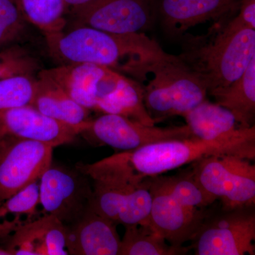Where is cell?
Here are the masks:
<instances>
[{
  "instance_id": "27",
  "label": "cell",
  "mask_w": 255,
  "mask_h": 255,
  "mask_svg": "<svg viewBox=\"0 0 255 255\" xmlns=\"http://www.w3.org/2000/svg\"><path fill=\"white\" fill-rule=\"evenodd\" d=\"M36 78L18 75L0 80V112L31 105Z\"/></svg>"
},
{
  "instance_id": "12",
  "label": "cell",
  "mask_w": 255,
  "mask_h": 255,
  "mask_svg": "<svg viewBox=\"0 0 255 255\" xmlns=\"http://www.w3.org/2000/svg\"><path fill=\"white\" fill-rule=\"evenodd\" d=\"M150 179L152 206L149 224L169 245L182 247L194 237L209 211L183 205L164 187L159 176Z\"/></svg>"
},
{
  "instance_id": "15",
  "label": "cell",
  "mask_w": 255,
  "mask_h": 255,
  "mask_svg": "<svg viewBox=\"0 0 255 255\" xmlns=\"http://www.w3.org/2000/svg\"><path fill=\"white\" fill-rule=\"evenodd\" d=\"M66 226L52 216L41 217L0 241L11 255H68Z\"/></svg>"
},
{
  "instance_id": "28",
  "label": "cell",
  "mask_w": 255,
  "mask_h": 255,
  "mask_svg": "<svg viewBox=\"0 0 255 255\" xmlns=\"http://www.w3.org/2000/svg\"><path fill=\"white\" fill-rule=\"evenodd\" d=\"M40 70L38 60L21 45L0 50V80L18 75L33 76Z\"/></svg>"
},
{
  "instance_id": "22",
  "label": "cell",
  "mask_w": 255,
  "mask_h": 255,
  "mask_svg": "<svg viewBox=\"0 0 255 255\" xmlns=\"http://www.w3.org/2000/svg\"><path fill=\"white\" fill-rule=\"evenodd\" d=\"M39 180L0 204V241L42 216Z\"/></svg>"
},
{
  "instance_id": "20",
  "label": "cell",
  "mask_w": 255,
  "mask_h": 255,
  "mask_svg": "<svg viewBox=\"0 0 255 255\" xmlns=\"http://www.w3.org/2000/svg\"><path fill=\"white\" fill-rule=\"evenodd\" d=\"M95 109L105 114L124 116L145 125L156 124L146 109L142 85L123 75L110 93L97 101Z\"/></svg>"
},
{
  "instance_id": "8",
  "label": "cell",
  "mask_w": 255,
  "mask_h": 255,
  "mask_svg": "<svg viewBox=\"0 0 255 255\" xmlns=\"http://www.w3.org/2000/svg\"><path fill=\"white\" fill-rule=\"evenodd\" d=\"M53 148L9 135L0 140V204L39 180L53 163Z\"/></svg>"
},
{
  "instance_id": "16",
  "label": "cell",
  "mask_w": 255,
  "mask_h": 255,
  "mask_svg": "<svg viewBox=\"0 0 255 255\" xmlns=\"http://www.w3.org/2000/svg\"><path fill=\"white\" fill-rule=\"evenodd\" d=\"M66 227L69 255H119L122 239L117 225L92 206L78 222Z\"/></svg>"
},
{
  "instance_id": "21",
  "label": "cell",
  "mask_w": 255,
  "mask_h": 255,
  "mask_svg": "<svg viewBox=\"0 0 255 255\" xmlns=\"http://www.w3.org/2000/svg\"><path fill=\"white\" fill-rule=\"evenodd\" d=\"M184 117L192 136L202 140H214L243 128L231 111L207 100L189 111Z\"/></svg>"
},
{
  "instance_id": "7",
  "label": "cell",
  "mask_w": 255,
  "mask_h": 255,
  "mask_svg": "<svg viewBox=\"0 0 255 255\" xmlns=\"http://www.w3.org/2000/svg\"><path fill=\"white\" fill-rule=\"evenodd\" d=\"M39 200L42 214L71 226L91 208L92 185L78 169L52 163L40 178Z\"/></svg>"
},
{
  "instance_id": "30",
  "label": "cell",
  "mask_w": 255,
  "mask_h": 255,
  "mask_svg": "<svg viewBox=\"0 0 255 255\" xmlns=\"http://www.w3.org/2000/svg\"><path fill=\"white\" fill-rule=\"evenodd\" d=\"M92 1L93 0H64L67 11L69 9H76Z\"/></svg>"
},
{
  "instance_id": "18",
  "label": "cell",
  "mask_w": 255,
  "mask_h": 255,
  "mask_svg": "<svg viewBox=\"0 0 255 255\" xmlns=\"http://www.w3.org/2000/svg\"><path fill=\"white\" fill-rule=\"evenodd\" d=\"M32 107L62 123L82 126L88 122L90 110L79 105L56 82L38 73Z\"/></svg>"
},
{
  "instance_id": "33",
  "label": "cell",
  "mask_w": 255,
  "mask_h": 255,
  "mask_svg": "<svg viewBox=\"0 0 255 255\" xmlns=\"http://www.w3.org/2000/svg\"><path fill=\"white\" fill-rule=\"evenodd\" d=\"M18 2H19V1H18Z\"/></svg>"
},
{
  "instance_id": "13",
  "label": "cell",
  "mask_w": 255,
  "mask_h": 255,
  "mask_svg": "<svg viewBox=\"0 0 255 255\" xmlns=\"http://www.w3.org/2000/svg\"><path fill=\"white\" fill-rule=\"evenodd\" d=\"M87 123L82 126L62 123L28 105L0 112V135L35 140L55 147L75 141Z\"/></svg>"
},
{
  "instance_id": "29",
  "label": "cell",
  "mask_w": 255,
  "mask_h": 255,
  "mask_svg": "<svg viewBox=\"0 0 255 255\" xmlns=\"http://www.w3.org/2000/svg\"><path fill=\"white\" fill-rule=\"evenodd\" d=\"M238 16L245 24L255 29V0H242Z\"/></svg>"
},
{
  "instance_id": "17",
  "label": "cell",
  "mask_w": 255,
  "mask_h": 255,
  "mask_svg": "<svg viewBox=\"0 0 255 255\" xmlns=\"http://www.w3.org/2000/svg\"><path fill=\"white\" fill-rule=\"evenodd\" d=\"M111 68L90 63L63 64L38 73L56 82L79 105L95 109L101 84Z\"/></svg>"
},
{
  "instance_id": "9",
  "label": "cell",
  "mask_w": 255,
  "mask_h": 255,
  "mask_svg": "<svg viewBox=\"0 0 255 255\" xmlns=\"http://www.w3.org/2000/svg\"><path fill=\"white\" fill-rule=\"evenodd\" d=\"M80 135L91 143L110 146L119 152L135 150L153 142L193 137L187 125L157 127L113 114L89 120Z\"/></svg>"
},
{
  "instance_id": "19",
  "label": "cell",
  "mask_w": 255,
  "mask_h": 255,
  "mask_svg": "<svg viewBox=\"0 0 255 255\" xmlns=\"http://www.w3.org/2000/svg\"><path fill=\"white\" fill-rule=\"evenodd\" d=\"M215 103L231 111L243 127L254 125L255 116V58L236 81L209 92Z\"/></svg>"
},
{
  "instance_id": "14",
  "label": "cell",
  "mask_w": 255,
  "mask_h": 255,
  "mask_svg": "<svg viewBox=\"0 0 255 255\" xmlns=\"http://www.w3.org/2000/svg\"><path fill=\"white\" fill-rule=\"evenodd\" d=\"M242 0H160L159 14L166 33L182 36L188 28L231 16Z\"/></svg>"
},
{
  "instance_id": "3",
  "label": "cell",
  "mask_w": 255,
  "mask_h": 255,
  "mask_svg": "<svg viewBox=\"0 0 255 255\" xmlns=\"http://www.w3.org/2000/svg\"><path fill=\"white\" fill-rule=\"evenodd\" d=\"M45 36L50 55L63 64H95L122 71L162 50L143 33L114 34L89 26Z\"/></svg>"
},
{
  "instance_id": "26",
  "label": "cell",
  "mask_w": 255,
  "mask_h": 255,
  "mask_svg": "<svg viewBox=\"0 0 255 255\" xmlns=\"http://www.w3.org/2000/svg\"><path fill=\"white\" fill-rule=\"evenodd\" d=\"M28 23L18 0H0V50L21 45Z\"/></svg>"
},
{
  "instance_id": "10",
  "label": "cell",
  "mask_w": 255,
  "mask_h": 255,
  "mask_svg": "<svg viewBox=\"0 0 255 255\" xmlns=\"http://www.w3.org/2000/svg\"><path fill=\"white\" fill-rule=\"evenodd\" d=\"M92 208L124 227L149 224L152 193L150 179L140 183L92 180Z\"/></svg>"
},
{
  "instance_id": "5",
  "label": "cell",
  "mask_w": 255,
  "mask_h": 255,
  "mask_svg": "<svg viewBox=\"0 0 255 255\" xmlns=\"http://www.w3.org/2000/svg\"><path fill=\"white\" fill-rule=\"evenodd\" d=\"M236 155L210 156L191 164L196 182L226 209L255 206V165Z\"/></svg>"
},
{
  "instance_id": "4",
  "label": "cell",
  "mask_w": 255,
  "mask_h": 255,
  "mask_svg": "<svg viewBox=\"0 0 255 255\" xmlns=\"http://www.w3.org/2000/svg\"><path fill=\"white\" fill-rule=\"evenodd\" d=\"M138 79L144 102L155 123L187 114L206 100L207 89L178 56L163 50L127 72Z\"/></svg>"
},
{
  "instance_id": "1",
  "label": "cell",
  "mask_w": 255,
  "mask_h": 255,
  "mask_svg": "<svg viewBox=\"0 0 255 255\" xmlns=\"http://www.w3.org/2000/svg\"><path fill=\"white\" fill-rule=\"evenodd\" d=\"M217 155H232L255 160V127L241 128L214 140L191 137L163 140L119 152L92 164L76 167L92 180L137 184L169 171Z\"/></svg>"
},
{
  "instance_id": "24",
  "label": "cell",
  "mask_w": 255,
  "mask_h": 255,
  "mask_svg": "<svg viewBox=\"0 0 255 255\" xmlns=\"http://www.w3.org/2000/svg\"><path fill=\"white\" fill-rule=\"evenodd\" d=\"M23 16L44 35L63 31L66 26L64 0H18Z\"/></svg>"
},
{
  "instance_id": "23",
  "label": "cell",
  "mask_w": 255,
  "mask_h": 255,
  "mask_svg": "<svg viewBox=\"0 0 255 255\" xmlns=\"http://www.w3.org/2000/svg\"><path fill=\"white\" fill-rule=\"evenodd\" d=\"M125 228L119 255H180L189 251L183 246L169 245L150 224L132 225Z\"/></svg>"
},
{
  "instance_id": "6",
  "label": "cell",
  "mask_w": 255,
  "mask_h": 255,
  "mask_svg": "<svg viewBox=\"0 0 255 255\" xmlns=\"http://www.w3.org/2000/svg\"><path fill=\"white\" fill-rule=\"evenodd\" d=\"M191 241L196 255H255V206L208 213Z\"/></svg>"
},
{
  "instance_id": "25",
  "label": "cell",
  "mask_w": 255,
  "mask_h": 255,
  "mask_svg": "<svg viewBox=\"0 0 255 255\" xmlns=\"http://www.w3.org/2000/svg\"><path fill=\"white\" fill-rule=\"evenodd\" d=\"M172 176H159L164 187L183 205L190 209H207L216 201L196 182L192 168Z\"/></svg>"
},
{
  "instance_id": "32",
  "label": "cell",
  "mask_w": 255,
  "mask_h": 255,
  "mask_svg": "<svg viewBox=\"0 0 255 255\" xmlns=\"http://www.w3.org/2000/svg\"><path fill=\"white\" fill-rule=\"evenodd\" d=\"M4 136H2V135H0V140H1V138Z\"/></svg>"
},
{
  "instance_id": "31",
  "label": "cell",
  "mask_w": 255,
  "mask_h": 255,
  "mask_svg": "<svg viewBox=\"0 0 255 255\" xmlns=\"http://www.w3.org/2000/svg\"><path fill=\"white\" fill-rule=\"evenodd\" d=\"M0 255H11L7 250L5 249L3 247L0 246Z\"/></svg>"
},
{
  "instance_id": "2",
  "label": "cell",
  "mask_w": 255,
  "mask_h": 255,
  "mask_svg": "<svg viewBox=\"0 0 255 255\" xmlns=\"http://www.w3.org/2000/svg\"><path fill=\"white\" fill-rule=\"evenodd\" d=\"M221 18L203 36L189 38L179 58L209 92L241 78L255 58V29L238 15Z\"/></svg>"
},
{
  "instance_id": "11",
  "label": "cell",
  "mask_w": 255,
  "mask_h": 255,
  "mask_svg": "<svg viewBox=\"0 0 255 255\" xmlns=\"http://www.w3.org/2000/svg\"><path fill=\"white\" fill-rule=\"evenodd\" d=\"M76 26L118 35L142 33L153 21L149 0H93L70 10Z\"/></svg>"
}]
</instances>
